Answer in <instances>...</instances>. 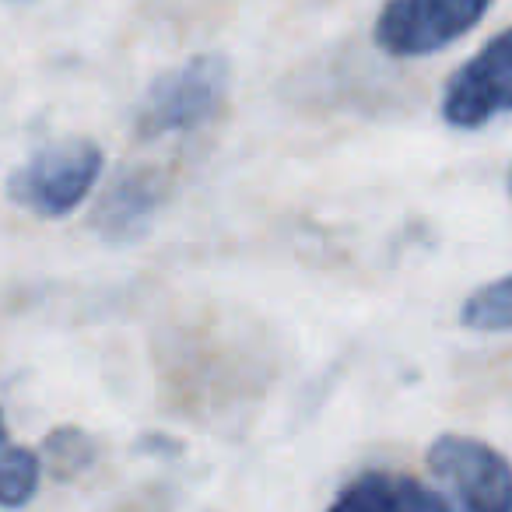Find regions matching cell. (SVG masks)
Returning a JSON list of instances; mask_svg holds the SVG:
<instances>
[{"label":"cell","mask_w":512,"mask_h":512,"mask_svg":"<svg viewBox=\"0 0 512 512\" xmlns=\"http://www.w3.org/2000/svg\"><path fill=\"white\" fill-rule=\"evenodd\" d=\"M512 36L498 32L460 71L449 74L442 92V120L456 130H481L512 106Z\"/></svg>","instance_id":"5b68a950"},{"label":"cell","mask_w":512,"mask_h":512,"mask_svg":"<svg viewBox=\"0 0 512 512\" xmlns=\"http://www.w3.org/2000/svg\"><path fill=\"white\" fill-rule=\"evenodd\" d=\"M460 323L477 334H509L512 327V281L498 278L477 288L460 309Z\"/></svg>","instance_id":"9c48e42d"},{"label":"cell","mask_w":512,"mask_h":512,"mask_svg":"<svg viewBox=\"0 0 512 512\" xmlns=\"http://www.w3.org/2000/svg\"><path fill=\"white\" fill-rule=\"evenodd\" d=\"M334 509L355 512H446L449 502L442 491L393 470H369L348 481L334 498Z\"/></svg>","instance_id":"8992f818"},{"label":"cell","mask_w":512,"mask_h":512,"mask_svg":"<svg viewBox=\"0 0 512 512\" xmlns=\"http://www.w3.org/2000/svg\"><path fill=\"white\" fill-rule=\"evenodd\" d=\"M39 491V456L29 446H18L4 428L0 414V505L22 509Z\"/></svg>","instance_id":"ba28073f"},{"label":"cell","mask_w":512,"mask_h":512,"mask_svg":"<svg viewBox=\"0 0 512 512\" xmlns=\"http://www.w3.org/2000/svg\"><path fill=\"white\" fill-rule=\"evenodd\" d=\"M228 78H232L228 60L218 53H200L158 74L137 106V137L155 141V137L186 134L207 123L225 102Z\"/></svg>","instance_id":"6da1fadb"},{"label":"cell","mask_w":512,"mask_h":512,"mask_svg":"<svg viewBox=\"0 0 512 512\" xmlns=\"http://www.w3.org/2000/svg\"><path fill=\"white\" fill-rule=\"evenodd\" d=\"M155 207H158L155 176H148V172H127L102 197L99 214H95V228L109 242H130L148 232Z\"/></svg>","instance_id":"52a82bcc"},{"label":"cell","mask_w":512,"mask_h":512,"mask_svg":"<svg viewBox=\"0 0 512 512\" xmlns=\"http://www.w3.org/2000/svg\"><path fill=\"white\" fill-rule=\"evenodd\" d=\"M428 470L442 484L449 509L460 512H509L512 474L509 463L488 442L470 435H442L428 449Z\"/></svg>","instance_id":"277c9868"},{"label":"cell","mask_w":512,"mask_h":512,"mask_svg":"<svg viewBox=\"0 0 512 512\" xmlns=\"http://www.w3.org/2000/svg\"><path fill=\"white\" fill-rule=\"evenodd\" d=\"M106 155L88 137H64L32 151L29 162L11 176V197L39 218H64L78 211L102 176Z\"/></svg>","instance_id":"7a4b0ae2"},{"label":"cell","mask_w":512,"mask_h":512,"mask_svg":"<svg viewBox=\"0 0 512 512\" xmlns=\"http://www.w3.org/2000/svg\"><path fill=\"white\" fill-rule=\"evenodd\" d=\"M491 0H386L376 18V46L390 57H432L481 25Z\"/></svg>","instance_id":"3957f363"}]
</instances>
